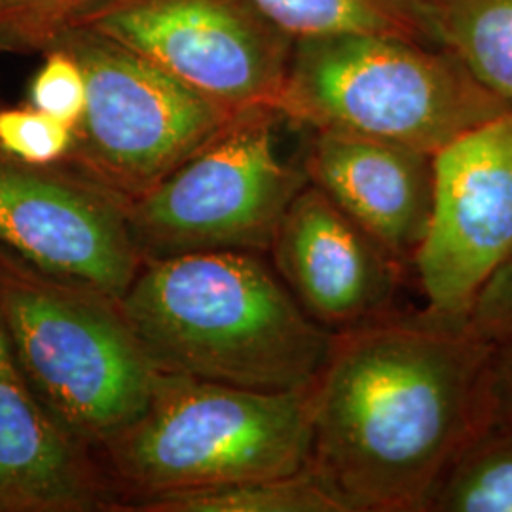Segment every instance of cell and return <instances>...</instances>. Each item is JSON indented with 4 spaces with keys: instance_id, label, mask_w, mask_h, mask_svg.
Segmentation results:
<instances>
[{
    "instance_id": "cell-1",
    "label": "cell",
    "mask_w": 512,
    "mask_h": 512,
    "mask_svg": "<svg viewBox=\"0 0 512 512\" xmlns=\"http://www.w3.org/2000/svg\"><path fill=\"white\" fill-rule=\"evenodd\" d=\"M494 342L395 311L336 332L310 387L311 469L349 512H425L459 450L490 425Z\"/></svg>"
},
{
    "instance_id": "cell-2",
    "label": "cell",
    "mask_w": 512,
    "mask_h": 512,
    "mask_svg": "<svg viewBox=\"0 0 512 512\" xmlns=\"http://www.w3.org/2000/svg\"><path fill=\"white\" fill-rule=\"evenodd\" d=\"M120 308L156 372L258 391L311 387L334 338L247 251L143 262Z\"/></svg>"
},
{
    "instance_id": "cell-3",
    "label": "cell",
    "mask_w": 512,
    "mask_h": 512,
    "mask_svg": "<svg viewBox=\"0 0 512 512\" xmlns=\"http://www.w3.org/2000/svg\"><path fill=\"white\" fill-rule=\"evenodd\" d=\"M120 509L152 495L293 475L310 463V387L258 391L158 374L145 408L93 448Z\"/></svg>"
},
{
    "instance_id": "cell-4",
    "label": "cell",
    "mask_w": 512,
    "mask_h": 512,
    "mask_svg": "<svg viewBox=\"0 0 512 512\" xmlns=\"http://www.w3.org/2000/svg\"><path fill=\"white\" fill-rule=\"evenodd\" d=\"M277 112L310 129H342L435 154L512 109L458 59L414 40L332 35L294 40Z\"/></svg>"
},
{
    "instance_id": "cell-5",
    "label": "cell",
    "mask_w": 512,
    "mask_h": 512,
    "mask_svg": "<svg viewBox=\"0 0 512 512\" xmlns=\"http://www.w3.org/2000/svg\"><path fill=\"white\" fill-rule=\"evenodd\" d=\"M0 329L38 399L92 448L145 408L160 374L118 298L2 247Z\"/></svg>"
},
{
    "instance_id": "cell-6",
    "label": "cell",
    "mask_w": 512,
    "mask_h": 512,
    "mask_svg": "<svg viewBox=\"0 0 512 512\" xmlns=\"http://www.w3.org/2000/svg\"><path fill=\"white\" fill-rule=\"evenodd\" d=\"M283 116L272 107L239 110L162 183L129 202L133 243L143 258L213 251H270L296 194L310 183L275 141Z\"/></svg>"
},
{
    "instance_id": "cell-7",
    "label": "cell",
    "mask_w": 512,
    "mask_h": 512,
    "mask_svg": "<svg viewBox=\"0 0 512 512\" xmlns=\"http://www.w3.org/2000/svg\"><path fill=\"white\" fill-rule=\"evenodd\" d=\"M55 46L73 54L86 78L69 162L128 202L162 183L236 114L88 27Z\"/></svg>"
},
{
    "instance_id": "cell-8",
    "label": "cell",
    "mask_w": 512,
    "mask_h": 512,
    "mask_svg": "<svg viewBox=\"0 0 512 512\" xmlns=\"http://www.w3.org/2000/svg\"><path fill=\"white\" fill-rule=\"evenodd\" d=\"M78 27L230 112L275 109L293 57L294 38L253 0H105Z\"/></svg>"
},
{
    "instance_id": "cell-9",
    "label": "cell",
    "mask_w": 512,
    "mask_h": 512,
    "mask_svg": "<svg viewBox=\"0 0 512 512\" xmlns=\"http://www.w3.org/2000/svg\"><path fill=\"white\" fill-rule=\"evenodd\" d=\"M433 211L412 268L423 311L467 323L482 287L512 256V109L433 154Z\"/></svg>"
},
{
    "instance_id": "cell-10",
    "label": "cell",
    "mask_w": 512,
    "mask_h": 512,
    "mask_svg": "<svg viewBox=\"0 0 512 512\" xmlns=\"http://www.w3.org/2000/svg\"><path fill=\"white\" fill-rule=\"evenodd\" d=\"M128 205L73 162L29 165L0 152V247L118 300L143 266Z\"/></svg>"
},
{
    "instance_id": "cell-11",
    "label": "cell",
    "mask_w": 512,
    "mask_h": 512,
    "mask_svg": "<svg viewBox=\"0 0 512 512\" xmlns=\"http://www.w3.org/2000/svg\"><path fill=\"white\" fill-rule=\"evenodd\" d=\"M268 253L298 306L332 334L397 311L406 266L315 184L296 194Z\"/></svg>"
},
{
    "instance_id": "cell-12",
    "label": "cell",
    "mask_w": 512,
    "mask_h": 512,
    "mask_svg": "<svg viewBox=\"0 0 512 512\" xmlns=\"http://www.w3.org/2000/svg\"><path fill=\"white\" fill-rule=\"evenodd\" d=\"M92 446L27 382L0 329V512H118Z\"/></svg>"
},
{
    "instance_id": "cell-13",
    "label": "cell",
    "mask_w": 512,
    "mask_h": 512,
    "mask_svg": "<svg viewBox=\"0 0 512 512\" xmlns=\"http://www.w3.org/2000/svg\"><path fill=\"white\" fill-rule=\"evenodd\" d=\"M308 181L406 268L433 211V156L342 129H311Z\"/></svg>"
},
{
    "instance_id": "cell-14",
    "label": "cell",
    "mask_w": 512,
    "mask_h": 512,
    "mask_svg": "<svg viewBox=\"0 0 512 512\" xmlns=\"http://www.w3.org/2000/svg\"><path fill=\"white\" fill-rule=\"evenodd\" d=\"M294 40L387 35L418 42L437 35V0H253Z\"/></svg>"
},
{
    "instance_id": "cell-15",
    "label": "cell",
    "mask_w": 512,
    "mask_h": 512,
    "mask_svg": "<svg viewBox=\"0 0 512 512\" xmlns=\"http://www.w3.org/2000/svg\"><path fill=\"white\" fill-rule=\"evenodd\" d=\"M126 512H349L348 505L310 465L293 475L270 476L152 495L126 503Z\"/></svg>"
},
{
    "instance_id": "cell-16",
    "label": "cell",
    "mask_w": 512,
    "mask_h": 512,
    "mask_svg": "<svg viewBox=\"0 0 512 512\" xmlns=\"http://www.w3.org/2000/svg\"><path fill=\"white\" fill-rule=\"evenodd\" d=\"M437 33L484 88L512 105V0H437Z\"/></svg>"
},
{
    "instance_id": "cell-17",
    "label": "cell",
    "mask_w": 512,
    "mask_h": 512,
    "mask_svg": "<svg viewBox=\"0 0 512 512\" xmlns=\"http://www.w3.org/2000/svg\"><path fill=\"white\" fill-rule=\"evenodd\" d=\"M425 512H512V427L476 433L440 475Z\"/></svg>"
},
{
    "instance_id": "cell-18",
    "label": "cell",
    "mask_w": 512,
    "mask_h": 512,
    "mask_svg": "<svg viewBox=\"0 0 512 512\" xmlns=\"http://www.w3.org/2000/svg\"><path fill=\"white\" fill-rule=\"evenodd\" d=\"M105 0H0V54H44Z\"/></svg>"
},
{
    "instance_id": "cell-19",
    "label": "cell",
    "mask_w": 512,
    "mask_h": 512,
    "mask_svg": "<svg viewBox=\"0 0 512 512\" xmlns=\"http://www.w3.org/2000/svg\"><path fill=\"white\" fill-rule=\"evenodd\" d=\"M74 129L42 110L0 101V152L29 165L69 162Z\"/></svg>"
},
{
    "instance_id": "cell-20",
    "label": "cell",
    "mask_w": 512,
    "mask_h": 512,
    "mask_svg": "<svg viewBox=\"0 0 512 512\" xmlns=\"http://www.w3.org/2000/svg\"><path fill=\"white\" fill-rule=\"evenodd\" d=\"M29 84L27 103L74 129L86 107V78L65 48H50Z\"/></svg>"
},
{
    "instance_id": "cell-21",
    "label": "cell",
    "mask_w": 512,
    "mask_h": 512,
    "mask_svg": "<svg viewBox=\"0 0 512 512\" xmlns=\"http://www.w3.org/2000/svg\"><path fill=\"white\" fill-rule=\"evenodd\" d=\"M467 327L488 342L512 336V256L482 287L469 311Z\"/></svg>"
},
{
    "instance_id": "cell-22",
    "label": "cell",
    "mask_w": 512,
    "mask_h": 512,
    "mask_svg": "<svg viewBox=\"0 0 512 512\" xmlns=\"http://www.w3.org/2000/svg\"><path fill=\"white\" fill-rule=\"evenodd\" d=\"M486 404L490 425L512 427V336L494 344L486 374Z\"/></svg>"
}]
</instances>
